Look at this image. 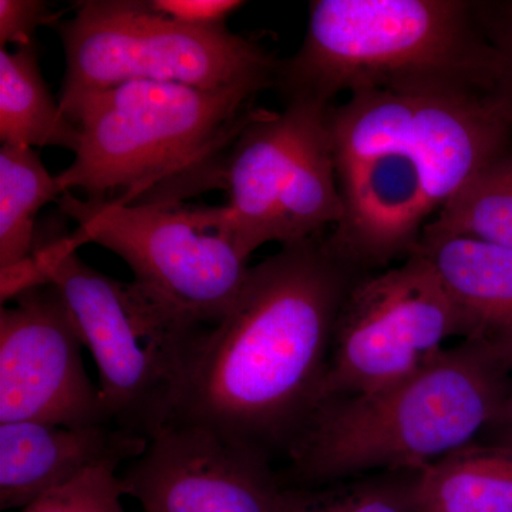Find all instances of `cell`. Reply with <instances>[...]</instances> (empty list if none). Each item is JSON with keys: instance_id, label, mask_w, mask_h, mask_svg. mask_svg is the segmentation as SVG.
<instances>
[{"instance_id": "21", "label": "cell", "mask_w": 512, "mask_h": 512, "mask_svg": "<svg viewBox=\"0 0 512 512\" xmlns=\"http://www.w3.org/2000/svg\"><path fill=\"white\" fill-rule=\"evenodd\" d=\"M478 22L500 56L501 74L497 94L512 116V0L474 2Z\"/></svg>"}, {"instance_id": "9", "label": "cell", "mask_w": 512, "mask_h": 512, "mask_svg": "<svg viewBox=\"0 0 512 512\" xmlns=\"http://www.w3.org/2000/svg\"><path fill=\"white\" fill-rule=\"evenodd\" d=\"M72 235H37L30 256L56 286L84 348L99 369V392L111 424L148 437L167 423L175 390L202 336L184 335L131 301L126 284L77 255Z\"/></svg>"}, {"instance_id": "15", "label": "cell", "mask_w": 512, "mask_h": 512, "mask_svg": "<svg viewBox=\"0 0 512 512\" xmlns=\"http://www.w3.org/2000/svg\"><path fill=\"white\" fill-rule=\"evenodd\" d=\"M416 512H512V444L471 443L417 476Z\"/></svg>"}, {"instance_id": "18", "label": "cell", "mask_w": 512, "mask_h": 512, "mask_svg": "<svg viewBox=\"0 0 512 512\" xmlns=\"http://www.w3.org/2000/svg\"><path fill=\"white\" fill-rule=\"evenodd\" d=\"M457 235L512 248V147L458 192L421 237Z\"/></svg>"}, {"instance_id": "4", "label": "cell", "mask_w": 512, "mask_h": 512, "mask_svg": "<svg viewBox=\"0 0 512 512\" xmlns=\"http://www.w3.org/2000/svg\"><path fill=\"white\" fill-rule=\"evenodd\" d=\"M500 56L466 0H316L295 55L279 60L285 104L342 93L453 89L497 94Z\"/></svg>"}, {"instance_id": "20", "label": "cell", "mask_w": 512, "mask_h": 512, "mask_svg": "<svg viewBox=\"0 0 512 512\" xmlns=\"http://www.w3.org/2000/svg\"><path fill=\"white\" fill-rule=\"evenodd\" d=\"M117 468L99 467L37 498L22 512H127L126 487Z\"/></svg>"}, {"instance_id": "3", "label": "cell", "mask_w": 512, "mask_h": 512, "mask_svg": "<svg viewBox=\"0 0 512 512\" xmlns=\"http://www.w3.org/2000/svg\"><path fill=\"white\" fill-rule=\"evenodd\" d=\"M510 367L480 340L372 392L322 400L285 456V484L318 487L369 474L421 471L494 427Z\"/></svg>"}, {"instance_id": "1", "label": "cell", "mask_w": 512, "mask_h": 512, "mask_svg": "<svg viewBox=\"0 0 512 512\" xmlns=\"http://www.w3.org/2000/svg\"><path fill=\"white\" fill-rule=\"evenodd\" d=\"M362 276L326 235L251 266L234 308L195 346L167 423L285 453L319 403L340 309Z\"/></svg>"}, {"instance_id": "6", "label": "cell", "mask_w": 512, "mask_h": 512, "mask_svg": "<svg viewBox=\"0 0 512 512\" xmlns=\"http://www.w3.org/2000/svg\"><path fill=\"white\" fill-rule=\"evenodd\" d=\"M329 107L299 101L259 110L212 170L208 188L227 192V204L190 207L198 227L229 239L245 259L269 242L282 247L335 228L343 204Z\"/></svg>"}, {"instance_id": "16", "label": "cell", "mask_w": 512, "mask_h": 512, "mask_svg": "<svg viewBox=\"0 0 512 512\" xmlns=\"http://www.w3.org/2000/svg\"><path fill=\"white\" fill-rule=\"evenodd\" d=\"M0 140L22 147H59L76 153L80 133L53 97L36 45L0 49Z\"/></svg>"}, {"instance_id": "22", "label": "cell", "mask_w": 512, "mask_h": 512, "mask_svg": "<svg viewBox=\"0 0 512 512\" xmlns=\"http://www.w3.org/2000/svg\"><path fill=\"white\" fill-rule=\"evenodd\" d=\"M49 5L40 0H0V46L36 45V30L52 22Z\"/></svg>"}, {"instance_id": "19", "label": "cell", "mask_w": 512, "mask_h": 512, "mask_svg": "<svg viewBox=\"0 0 512 512\" xmlns=\"http://www.w3.org/2000/svg\"><path fill=\"white\" fill-rule=\"evenodd\" d=\"M420 471L369 474L318 487L286 488L284 512H416Z\"/></svg>"}, {"instance_id": "7", "label": "cell", "mask_w": 512, "mask_h": 512, "mask_svg": "<svg viewBox=\"0 0 512 512\" xmlns=\"http://www.w3.org/2000/svg\"><path fill=\"white\" fill-rule=\"evenodd\" d=\"M62 40V110L83 94L127 82L180 83L205 90L274 87L279 60L228 26L194 28L141 0H86L55 26Z\"/></svg>"}, {"instance_id": "8", "label": "cell", "mask_w": 512, "mask_h": 512, "mask_svg": "<svg viewBox=\"0 0 512 512\" xmlns=\"http://www.w3.org/2000/svg\"><path fill=\"white\" fill-rule=\"evenodd\" d=\"M57 202L77 222V245L93 242L120 256L134 276L128 296L178 332L204 335L244 291L248 259L229 239L198 227L190 207L80 200L69 191Z\"/></svg>"}, {"instance_id": "2", "label": "cell", "mask_w": 512, "mask_h": 512, "mask_svg": "<svg viewBox=\"0 0 512 512\" xmlns=\"http://www.w3.org/2000/svg\"><path fill=\"white\" fill-rule=\"evenodd\" d=\"M343 217L330 249L360 275L416 251L424 228L512 147L498 94L366 90L326 111Z\"/></svg>"}, {"instance_id": "13", "label": "cell", "mask_w": 512, "mask_h": 512, "mask_svg": "<svg viewBox=\"0 0 512 512\" xmlns=\"http://www.w3.org/2000/svg\"><path fill=\"white\" fill-rule=\"evenodd\" d=\"M143 434L116 426L0 424V510L28 507L43 494L94 468H117L146 451Z\"/></svg>"}, {"instance_id": "10", "label": "cell", "mask_w": 512, "mask_h": 512, "mask_svg": "<svg viewBox=\"0 0 512 512\" xmlns=\"http://www.w3.org/2000/svg\"><path fill=\"white\" fill-rule=\"evenodd\" d=\"M456 336H470L466 316L423 255L362 276L340 309L319 403L412 375Z\"/></svg>"}, {"instance_id": "14", "label": "cell", "mask_w": 512, "mask_h": 512, "mask_svg": "<svg viewBox=\"0 0 512 512\" xmlns=\"http://www.w3.org/2000/svg\"><path fill=\"white\" fill-rule=\"evenodd\" d=\"M413 254L423 255L436 269L466 316L468 339L483 342L512 372V248L440 235L421 237Z\"/></svg>"}, {"instance_id": "17", "label": "cell", "mask_w": 512, "mask_h": 512, "mask_svg": "<svg viewBox=\"0 0 512 512\" xmlns=\"http://www.w3.org/2000/svg\"><path fill=\"white\" fill-rule=\"evenodd\" d=\"M63 194L35 148H0V271L30 258L35 249L36 217Z\"/></svg>"}, {"instance_id": "23", "label": "cell", "mask_w": 512, "mask_h": 512, "mask_svg": "<svg viewBox=\"0 0 512 512\" xmlns=\"http://www.w3.org/2000/svg\"><path fill=\"white\" fill-rule=\"evenodd\" d=\"M147 3L160 15L194 28L225 26L229 16L247 5L239 0H148Z\"/></svg>"}, {"instance_id": "12", "label": "cell", "mask_w": 512, "mask_h": 512, "mask_svg": "<svg viewBox=\"0 0 512 512\" xmlns=\"http://www.w3.org/2000/svg\"><path fill=\"white\" fill-rule=\"evenodd\" d=\"M123 478L144 512H284L271 457L190 424L165 423Z\"/></svg>"}, {"instance_id": "5", "label": "cell", "mask_w": 512, "mask_h": 512, "mask_svg": "<svg viewBox=\"0 0 512 512\" xmlns=\"http://www.w3.org/2000/svg\"><path fill=\"white\" fill-rule=\"evenodd\" d=\"M249 90L127 82L64 107L80 133L74 160L56 175L63 192L90 200L165 204L205 188L211 171L259 110ZM177 202V198H175Z\"/></svg>"}, {"instance_id": "11", "label": "cell", "mask_w": 512, "mask_h": 512, "mask_svg": "<svg viewBox=\"0 0 512 512\" xmlns=\"http://www.w3.org/2000/svg\"><path fill=\"white\" fill-rule=\"evenodd\" d=\"M0 311V424H111L83 363V340L56 286Z\"/></svg>"}, {"instance_id": "24", "label": "cell", "mask_w": 512, "mask_h": 512, "mask_svg": "<svg viewBox=\"0 0 512 512\" xmlns=\"http://www.w3.org/2000/svg\"><path fill=\"white\" fill-rule=\"evenodd\" d=\"M494 427L500 430L501 433V440L498 443L512 444V386L510 394H508L507 400H505L500 419H498Z\"/></svg>"}]
</instances>
